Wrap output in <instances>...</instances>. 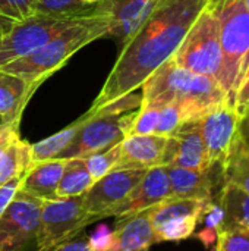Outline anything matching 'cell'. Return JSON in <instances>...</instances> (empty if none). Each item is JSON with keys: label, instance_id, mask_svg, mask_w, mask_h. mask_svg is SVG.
<instances>
[{"label": "cell", "instance_id": "obj_1", "mask_svg": "<svg viewBox=\"0 0 249 251\" xmlns=\"http://www.w3.org/2000/svg\"><path fill=\"white\" fill-rule=\"evenodd\" d=\"M204 4L205 0H161L132 38L122 46L91 110L141 88L153 72L172 59Z\"/></svg>", "mask_w": 249, "mask_h": 251}, {"label": "cell", "instance_id": "obj_2", "mask_svg": "<svg viewBox=\"0 0 249 251\" xmlns=\"http://www.w3.org/2000/svg\"><path fill=\"white\" fill-rule=\"evenodd\" d=\"M110 7L112 0H109L103 9L82 16L76 24L32 53L1 66L0 71L23 78L34 94L37 88L48 76L59 71L78 50L98 38L109 37L112 25Z\"/></svg>", "mask_w": 249, "mask_h": 251}, {"label": "cell", "instance_id": "obj_3", "mask_svg": "<svg viewBox=\"0 0 249 251\" xmlns=\"http://www.w3.org/2000/svg\"><path fill=\"white\" fill-rule=\"evenodd\" d=\"M142 103L161 107L176 103L185 122L198 121L219 104L227 101L220 84L208 76L178 66L172 59L164 62L142 84Z\"/></svg>", "mask_w": 249, "mask_h": 251}, {"label": "cell", "instance_id": "obj_4", "mask_svg": "<svg viewBox=\"0 0 249 251\" xmlns=\"http://www.w3.org/2000/svg\"><path fill=\"white\" fill-rule=\"evenodd\" d=\"M217 25L223 53L219 84L235 107L236 91L249 57V10L245 0H205Z\"/></svg>", "mask_w": 249, "mask_h": 251}, {"label": "cell", "instance_id": "obj_5", "mask_svg": "<svg viewBox=\"0 0 249 251\" xmlns=\"http://www.w3.org/2000/svg\"><path fill=\"white\" fill-rule=\"evenodd\" d=\"M172 60L194 74L213 78L219 82L223 53L219 37V25L211 9L204 4L183 41L172 56Z\"/></svg>", "mask_w": 249, "mask_h": 251}, {"label": "cell", "instance_id": "obj_6", "mask_svg": "<svg viewBox=\"0 0 249 251\" xmlns=\"http://www.w3.org/2000/svg\"><path fill=\"white\" fill-rule=\"evenodd\" d=\"M85 16V15H84ZM82 16H53L32 13L6 25L0 37V68L23 57L76 24Z\"/></svg>", "mask_w": 249, "mask_h": 251}, {"label": "cell", "instance_id": "obj_7", "mask_svg": "<svg viewBox=\"0 0 249 251\" xmlns=\"http://www.w3.org/2000/svg\"><path fill=\"white\" fill-rule=\"evenodd\" d=\"M91 224H94V221L84 209L82 196L47 200L43 203L40 213L35 251L53 250L81 235Z\"/></svg>", "mask_w": 249, "mask_h": 251}, {"label": "cell", "instance_id": "obj_8", "mask_svg": "<svg viewBox=\"0 0 249 251\" xmlns=\"http://www.w3.org/2000/svg\"><path fill=\"white\" fill-rule=\"evenodd\" d=\"M136 112L138 109L126 113H98L90 110V119L57 159L87 157L122 143L129 134Z\"/></svg>", "mask_w": 249, "mask_h": 251}, {"label": "cell", "instance_id": "obj_9", "mask_svg": "<svg viewBox=\"0 0 249 251\" xmlns=\"http://www.w3.org/2000/svg\"><path fill=\"white\" fill-rule=\"evenodd\" d=\"M44 200L18 191L0 216V251H35Z\"/></svg>", "mask_w": 249, "mask_h": 251}, {"label": "cell", "instance_id": "obj_10", "mask_svg": "<svg viewBox=\"0 0 249 251\" xmlns=\"http://www.w3.org/2000/svg\"><path fill=\"white\" fill-rule=\"evenodd\" d=\"M208 201L195 199H167L148 209L156 241H183L189 238L203 219Z\"/></svg>", "mask_w": 249, "mask_h": 251}, {"label": "cell", "instance_id": "obj_11", "mask_svg": "<svg viewBox=\"0 0 249 251\" xmlns=\"http://www.w3.org/2000/svg\"><path fill=\"white\" fill-rule=\"evenodd\" d=\"M147 169L119 166L100 179H97L90 190L82 196L84 209L95 222L110 218L112 212L120 206L132 190L142 179Z\"/></svg>", "mask_w": 249, "mask_h": 251}, {"label": "cell", "instance_id": "obj_12", "mask_svg": "<svg viewBox=\"0 0 249 251\" xmlns=\"http://www.w3.org/2000/svg\"><path fill=\"white\" fill-rule=\"evenodd\" d=\"M239 115L227 101L219 104L200 119L201 134L210 168H223L233 140L238 135Z\"/></svg>", "mask_w": 249, "mask_h": 251}, {"label": "cell", "instance_id": "obj_13", "mask_svg": "<svg viewBox=\"0 0 249 251\" xmlns=\"http://www.w3.org/2000/svg\"><path fill=\"white\" fill-rule=\"evenodd\" d=\"M163 166H179L195 171H208L207 150L201 134L200 119L182 124L169 137Z\"/></svg>", "mask_w": 249, "mask_h": 251}, {"label": "cell", "instance_id": "obj_14", "mask_svg": "<svg viewBox=\"0 0 249 251\" xmlns=\"http://www.w3.org/2000/svg\"><path fill=\"white\" fill-rule=\"evenodd\" d=\"M157 244L154 228L148 210L120 218L112 234L106 235L103 243L91 244L94 251H147Z\"/></svg>", "mask_w": 249, "mask_h": 251}, {"label": "cell", "instance_id": "obj_15", "mask_svg": "<svg viewBox=\"0 0 249 251\" xmlns=\"http://www.w3.org/2000/svg\"><path fill=\"white\" fill-rule=\"evenodd\" d=\"M172 197L170 181L166 166H154L145 171L142 179L132 190L128 199L117 206L110 218H128L148 210Z\"/></svg>", "mask_w": 249, "mask_h": 251}, {"label": "cell", "instance_id": "obj_16", "mask_svg": "<svg viewBox=\"0 0 249 251\" xmlns=\"http://www.w3.org/2000/svg\"><path fill=\"white\" fill-rule=\"evenodd\" d=\"M170 193L173 199H195V200H214V188L222 178L220 168H211L208 171H195L179 166H166Z\"/></svg>", "mask_w": 249, "mask_h": 251}, {"label": "cell", "instance_id": "obj_17", "mask_svg": "<svg viewBox=\"0 0 249 251\" xmlns=\"http://www.w3.org/2000/svg\"><path fill=\"white\" fill-rule=\"evenodd\" d=\"M161 0H112V25L109 37L125 46L148 19Z\"/></svg>", "mask_w": 249, "mask_h": 251}, {"label": "cell", "instance_id": "obj_18", "mask_svg": "<svg viewBox=\"0 0 249 251\" xmlns=\"http://www.w3.org/2000/svg\"><path fill=\"white\" fill-rule=\"evenodd\" d=\"M31 165V144L21 138L19 126H4L0 131V187L23 175Z\"/></svg>", "mask_w": 249, "mask_h": 251}, {"label": "cell", "instance_id": "obj_19", "mask_svg": "<svg viewBox=\"0 0 249 251\" xmlns=\"http://www.w3.org/2000/svg\"><path fill=\"white\" fill-rule=\"evenodd\" d=\"M169 137L150 135H126L122 140V159L119 166L150 169L163 166L164 153Z\"/></svg>", "mask_w": 249, "mask_h": 251}, {"label": "cell", "instance_id": "obj_20", "mask_svg": "<svg viewBox=\"0 0 249 251\" xmlns=\"http://www.w3.org/2000/svg\"><path fill=\"white\" fill-rule=\"evenodd\" d=\"M66 165V159H51L44 162L32 163L28 171L23 174L21 191L47 200L57 199V187Z\"/></svg>", "mask_w": 249, "mask_h": 251}, {"label": "cell", "instance_id": "obj_21", "mask_svg": "<svg viewBox=\"0 0 249 251\" xmlns=\"http://www.w3.org/2000/svg\"><path fill=\"white\" fill-rule=\"evenodd\" d=\"M31 97V88L23 78L0 71V115L7 124L19 126Z\"/></svg>", "mask_w": 249, "mask_h": 251}, {"label": "cell", "instance_id": "obj_22", "mask_svg": "<svg viewBox=\"0 0 249 251\" xmlns=\"http://www.w3.org/2000/svg\"><path fill=\"white\" fill-rule=\"evenodd\" d=\"M90 116H91V113L88 110L85 115H82L79 119H76L73 124H70L65 129H62V131L50 135L48 138H44V140H41V141H38L35 144H31L32 163L57 159L66 150V147L73 141V138L76 137L79 129L90 119Z\"/></svg>", "mask_w": 249, "mask_h": 251}, {"label": "cell", "instance_id": "obj_23", "mask_svg": "<svg viewBox=\"0 0 249 251\" xmlns=\"http://www.w3.org/2000/svg\"><path fill=\"white\" fill-rule=\"evenodd\" d=\"M214 200L225 212L223 226H241L249 229V194L247 191L232 184H223Z\"/></svg>", "mask_w": 249, "mask_h": 251}, {"label": "cell", "instance_id": "obj_24", "mask_svg": "<svg viewBox=\"0 0 249 251\" xmlns=\"http://www.w3.org/2000/svg\"><path fill=\"white\" fill-rule=\"evenodd\" d=\"M223 184H232L249 194V147L239 134L233 140L229 156L222 168Z\"/></svg>", "mask_w": 249, "mask_h": 251}, {"label": "cell", "instance_id": "obj_25", "mask_svg": "<svg viewBox=\"0 0 249 251\" xmlns=\"http://www.w3.org/2000/svg\"><path fill=\"white\" fill-rule=\"evenodd\" d=\"M92 184L94 179L91 178L82 157L66 159V165L57 187V199L84 196Z\"/></svg>", "mask_w": 249, "mask_h": 251}, {"label": "cell", "instance_id": "obj_26", "mask_svg": "<svg viewBox=\"0 0 249 251\" xmlns=\"http://www.w3.org/2000/svg\"><path fill=\"white\" fill-rule=\"evenodd\" d=\"M109 0L97 7H90L82 0H34V13L53 16H84L103 9Z\"/></svg>", "mask_w": 249, "mask_h": 251}, {"label": "cell", "instance_id": "obj_27", "mask_svg": "<svg viewBox=\"0 0 249 251\" xmlns=\"http://www.w3.org/2000/svg\"><path fill=\"white\" fill-rule=\"evenodd\" d=\"M82 159L85 160L87 169L95 182L97 179H100L101 176H104L110 171L119 168L120 159H122V144L120 143L114 144L106 150L92 153V154L82 157Z\"/></svg>", "mask_w": 249, "mask_h": 251}, {"label": "cell", "instance_id": "obj_28", "mask_svg": "<svg viewBox=\"0 0 249 251\" xmlns=\"http://www.w3.org/2000/svg\"><path fill=\"white\" fill-rule=\"evenodd\" d=\"M216 244V251H249V229L223 226L217 232Z\"/></svg>", "mask_w": 249, "mask_h": 251}, {"label": "cell", "instance_id": "obj_29", "mask_svg": "<svg viewBox=\"0 0 249 251\" xmlns=\"http://www.w3.org/2000/svg\"><path fill=\"white\" fill-rule=\"evenodd\" d=\"M201 221H204L205 229L200 234V238L203 240L205 247H210L216 241L217 232L225 225V212H223L222 206L216 200L208 201Z\"/></svg>", "mask_w": 249, "mask_h": 251}, {"label": "cell", "instance_id": "obj_30", "mask_svg": "<svg viewBox=\"0 0 249 251\" xmlns=\"http://www.w3.org/2000/svg\"><path fill=\"white\" fill-rule=\"evenodd\" d=\"M182 124H185L182 109L176 103H167L160 107L156 134L163 137H172Z\"/></svg>", "mask_w": 249, "mask_h": 251}, {"label": "cell", "instance_id": "obj_31", "mask_svg": "<svg viewBox=\"0 0 249 251\" xmlns=\"http://www.w3.org/2000/svg\"><path fill=\"white\" fill-rule=\"evenodd\" d=\"M158 113H160V107H154V106H147V104H141V107L138 109L135 119L131 125L129 134L128 135H150V134H156V128L158 124Z\"/></svg>", "mask_w": 249, "mask_h": 251}, {"label": "cell", "instance_id": "obj_32", "mask_svg": "<svg viewBox=\"0 0 249 251\" xmlns=\"http://www.w3.org/2000/svg\"><path fill=\"white\" fill-rule=\"evenodd\" d=\"M32 13L34 0H0V18L4 21H21Z\"/></svg>", "mask_w": 249, "mask_h": 251}, {"label": "cell", "instance_id": "obj_33", "mask_svg": "<svg viewBox=\"0 0 249 251\" xmlns=\"http://www.w3.org/2000/svg\"><path fill=\"white\" fill-rule=\"evenodd\" d=\"M249 104V57L245 69L242 72L241 76V82L236 91V99H235V110L238 112V115L241 116L242 112L247 109V106Z\"/></svg>", "mask_w": 249, "mask_h": 251}, {"label": "cell", "instance_id": "obj_34", "mask_svg": "<svg viewBox=\"0 0 249 251\" xmlns=\"http://www.w3.org/2000/svg\"><path fill=\"white\" fill-rule=\"evenodd\" d=\"M22 178H23V175L15 176L0 187V216L6 210V207L10 204V201L15 199V196L18 194L21 184H22Z\"/></svg>", "mask_w": 249, "mask_h": 251}, {"label": "cell", "instance_id": "obj_35", "mask_svg": "<svg viewBox=\"0 0 249 251\" xmlns=\"http://www.w3.org/2000/svg\"><path fill=\"white\" fill-rule=\"evenodd\" d=\"M50 251H94L92 250V246H91V241L85 237H75L57 247H54L53 250Z\"/></svg>", "mask_w": 249, "mask_h": 251}, {"label": "cell", "instance_id": "obj_36", "mask_svg": "<svg viewBox=\"0 0 249 251\" xmlns=\"http://www.w3.org/2000/svg\"><path fill=\"white\" fill-rule=\"evenodd\" d=\"M238 134L242 138V141L249 147V104L247 106V109L242 112V115L239 116Z\"/></svg>", "mask_w": 249, "mask_h": 251}, {"label": "cell", "instance_id": "obj_37", "mask_svg": "<svg viewBox=\"0 0 249 251\" xmlns=\"http://www.w3.org/2000/svg\"><path fill=\"white\" fill-rule=\"evenodd\" d=\"M87 6H90V7H97V6H100V4H103L104 1H107V0H82Z\"/></svg>", "mask_w": 249, "mask_h": 251}, {"label": "cell", "instance_id": "obj_38", "mask_svg": "<svg viewBox=\"0 0 249 251\" xmlns=\"http://www.w3.org/2000/svg\"><path fill=\"white\" fill-rule=\"evenodd\" d=\"M7 125H10V124H7V122H6V121L3 119V116L0 115V131H1V129H3L4 126H7ZM13 126H15V125H13Z\"/></svg>", "mask_w": 249, "mask_h": 251}, {"label": "cell", "instance_id": "obj_39", "mask_svg": "<svg viewBox=\"0 0 249 251\" xmlns=\"http://www.w3.org/2000/svg\"><path fill=\"white\" fill-rule=\"evenodd\" d=\"M1 21H4V19H1V18H0V37H1V34H3V31H4V28H6V25H3V24H1Z\"/></svg>", "mask_w": 249, "mask_h": 251}, {"label": "cell", "instance_id": "obj_40", "mask_svg": "<svg viewBox=\"0 0 249 251\" xmlns=\"http://www.w3.org/2000/svg\"><path fill=\"white\" fill-rule=\"evenodd\" d=\"M245 4H247V7H248L249 10V0H245Z\"/></svg>", "mask_w": 249, "mask_h": 251}]
</instances>
